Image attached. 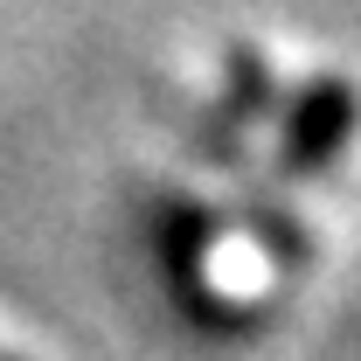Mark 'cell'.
<instances>
[{
    "label": "cell",
    "mask_w": 361,
    "mask_h": 361,
    "mask_svg": "<svg viewBox=\"0 0 361 361\" xmlns=\"http://www.w3.org/2000/svg\"><path fill=\"white\" fill-rule=\"evenodd\" d=\"M0 361H7V355H0Z\"/></svg>",
    "instance_id": "obj_1"
}]
</instances>
